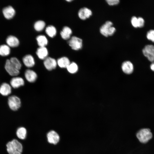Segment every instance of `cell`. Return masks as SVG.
Segmentation results:
<instances>
[{"label":"cell","mask_w":154,"mask_h":154,"mask_svg":"<svg viewBox=\"0 0 154 154\" xmlns=\"http://www.w3.org/2000/svg\"><path fill=\"white\" fill-rule=\"evenodd\" d=\"M72 33L71 29L68 26L64 27L60 32V35L62 39L66 40L70 38Z\"/></svg>","instance_id":"cell-19"},{"label":"cell","mask_w":154,"mask_h":154,"mask_svg":"<svg viewBox=\"0 0 154 154\" xmlns=\"http://www.w3.org/2000/svg\"><path fill=\"white\" fill-rule=\"evenodd\" d=\"M47 138L48 142L54 144H56L59 141V136L55 131H51L47 134Z\"/></svg>","instance_id":"cell-11"},{"label":"cell","mask_w":154,"mask_h":154,"mask_svg":"<svg viewBox=\"0 0 154 154\" xmlns=\"http://www.w3.org/2000/svg\"><path fill=\"white\" fill-rule=\"evenodd\" d=\"M36 53L40 59L44 60L48 57V51L45 46L39 47L37 48Z\"/></svg>","instance_id":"cell-17"},{"label":"cell","mask_w":154,"mask_h":154,"mask_svg":"<svg viewBox=\"0 0 154 154\" xmlns=\"http://www.w3.org/2000/svg\"><path fill=\"white\" fill-rule=\"evenodd\" d=\"M17 137L21 139H24L26 138L27 135V130L24 127H20L19 128L16 132Z\"/></svg>","instance_id":"cell-25"},{"label":"cell","mask_w":154,"mask_h":154,"mask_svg":"<svg viewBox=\"0 0 154 154\" xmlns=\"http://www.w3.org/2000/svg\"><path fill=\"white\" fill-rule=\"evenodd\" d=\"M66 1L68 2H70L72 1L71 0H66Z\"/></svg>","instance_id":"cell-34"},{"label":"cell","mask_w":154,"mask_h":154,"mask_svg":"<svg viewBox=\"0 0 154 154\" xmlns=\"http://www.w3.org/2000/svg\"><path fill=\"white\" fill-rule=\"evenodd\" d=\"M143 55L151 62H154V46L151 44L145 46L143 49Z\"/></svg>","instance_id":"cell-7"},{"label":"cell","mask_w":154,"mask_h":154,"mask_svg":"<svg viewBox=\"0 0 154 154\" xmlns=\"http://www.w3.org/2000/svg\"><path fill=\"white\" fill-rule=\"evenodd\" d=\"M37 41L39 47H45L48 43V40L46 37L43 35H40L37 37Z\"/></svg>","instance_id":"cell-21"},{"label":"cell","mask_w":154,"mask_h":154,"mask_svg":"<svg viewBox=\"0 0 154 154\" xmlns=\"http://www.w3.org/2000/svg\"><path fill=\"white\" fill-rule=\"evenodd\" d=\"M150 67L151 69L152 70L154 71V62L151 64Z\"/></svg>","instance_id":"cell-32"},{"label":"cell","mask_w":154,"mask_h":154,"mask_svg":"<svg viewBox=\"0 0 154 154\" xmlns=\"http://www.w3.org/2000/svg\"><path fill=\"white\" fill-rule=\"evenodd\" d=\"M67 71L70 73L74 74L77 72L78 70L77 64L75 62L70 63L66 68Z\"/></svg>","instance_id":"cell-26"},{"label":"cell","mask_w":154,"mask_h":154,"mask_svg":"<svg viewBox=\"0 0 154 154\" xmlns=\"http://www.w3.org/2000/svg\"><path fill=\"white\" fill-rule=\"evenodd\" d=\"M45 31L46 34L51 38L54 37L56 34V29L52 25H49L46 27Z\"/></svg>","instance_id":"cell-22"},{"label":"cell","mask_w":154,"mask_h":154,"mask_svg":"<svg viewBox=\"0 0 154 154\" xmlns=\"http://www.w3.org/2000/svg\"><path fill=\"white\" fill-rule=\"evenodd\" d=\"M7 151L9 154H13L15 151H18L22 153L23 146L21 144L18 140L14 139L9 142L7 144Z\"/></svg>","instance_id":"cell-4"},{"label":"cell","mask_w":154,"mask_h":154,"mask_svg":"<svg viewBox=\"0 0 154 154\" xmlns=\"http://www.w3.org/2000/svg\"><path fill=\"white\" fill-rule=\"evenodd\" d=\"M58 66L62 68H66L70 64L69 59L67 57L63 56L57 60Z\"/></svg>","instance_id":"cell-20"},{"label":"cell","mask_w":154,"mask_h":154,"mask_svg":"<svg viewBox=\"0 0 154 154\" xmlns=\"http://www.w3.org/2000/svg\"><path fill=\"white\" fill-rule=\"evenodd\" d=\"M138 27H142L144 25L145 21L141 17L138 18Z\"/></svg>","instance_id":"cell-31"},{"label":"cell","mask_w":154,"mask_h":154,"mask_svg":"<svg viewBox=\"0 0 154 154\" xmlns=\"http://www.w3.org/2000/svg\"><path fill=\"white\" fill-rule=\"evenodd\" d=\"M7 104L11 110L13 111H16L21 106V100L20 98L17 96L11 95L9 96L8 98Z\"/></svg>","instance_id":"cell-3"},{"label":"cell","mask_w":154,"mask_h":154,"mask_svg":"<svg viewBox=\"0 0 154 154\" xmlns=\"http://www.w3.org/2000/svg\"><path fill=\"white\" fill-rule=\"evenodd\" d=\"M12 91V87L10 84L6 82L2 83L0 85V94L4 96H9Z\"/></svg>","instance_id":"cell-10"},{"label":"cell","mask_w":154,"mask_h":154,"mask_svg":"<svg viewBox=\"0 0 154 154\" xmlns=\"http://www.w3.org/2000/svg\"><path fill=\"white\" fill-rule=\"evenodd\" d=\"M21 153L19 151H16L14 152L13 154H21Z\"/></svg>","instance_id":"cell-33"},{"label":"cell","mask_w":154,"mask_h":154,"mask_svg":"<svg viewBox=\"0 0 154 154\" xmlns=\"http://www.w3.org/2000/svg\"><path fill=\"white\" fill-rule=\"evenodd\" d=\"M9 84L12 88L17 89L23 86L25 81L23 78L17 76L13 77L11 79Z\"/></svg>","instance_id":"cell-9"},{"label":"cell","mask_w":154,"mask_h":154,"mask_svg":"<svg viewBox=\"0 0 154 154\" xmlns=\"http://www.w3.org/2000/svg\"><path fill=\"white\" fill-rule=\"evenodd\" d=\"M106 1L109 5L113 6L118 4L119 3V0H107Z\"/></svg>","instance_id":"cell-30"},{"label":"cell","mask_w":154,"mask_h":154,"mask_svg":"<svg viewBox=\"0 0 154 154\" xmlns=\"http://www.w3.org/2000/svg\"><path fill=\"white\" fill-rule=\"evenodd\" d=\"M10 61L13 65L17 69L20 70L22 67V64L20 61L17 58L11 57L10 59Z\"/></svg>","instance_id":"cell-27"},{"label":"cell","mask_w":154,"mask_h":154,"mask_svg":"<svg viewBox=\"0 0 154 154\" xmlns=\"http://www.w3.org/2000/svg\"><path fill=\"white\" fill-rule=\"evenodd\" d=\"M4 67L7 73L13 77L18 76L20 73V70L13 65L9 59H8L6 60Z\"/></svg>","instance_id":"cell-6"},{"label":"cell","mask_w":154,"mask_h":154,"mask_svg":"<svg viewBox=\"0 0 154 154\" xmlns=\"http://www.w3.org/2000/svg\"><path fill=\"white\" fill-rule=\"evenodd\" d=\"M113 23L108 21L103 24L100 28L101 34L105 37L113 35L116 31L115 28L112 26Z\"/></svg>","instance_id":"cell-2"},{"label":"cell","mask_w":154,"mask_h":154,"mask_svg":"<svg viewBox=\"0 0 154 154\" xmlns=\"http://www.w3.org/2000/svg\"><path fill=\"white\" fill-rule=\"evenodd\" d=\"M121 68L123 72L127 74L132 73L133 70V66L130 61H126L123 62L121 65Z\"/></svg>","instance_id":"cell-16"},{"label":"cell","mask_w":154,"mask_h":154,"mask_svg":"<svg viewBox=\"0 0 154 154\" xmlns=\"http://www.w3.org/2000/svg\"><path fill=\"white\" fill-rule=\"evenodd\" d=\"M131 23L132 26L135 28L138 27V18L133 16L131 18Z\"/></svg>","instance_id":"cell-29"},{"label":"cell","mask_w":154,"mask_h":154,"mask_svg":"<svg viewBox=\"0 0 154 154\" xmlns=\"http://www.w3.org/2000/svg\"><path fill=\"white\" fill-rule=\"evenodd\" d=\"M45 25V23L44 21L42 20H38L35 23L34 27L36 31L40 32L44 29Z\"/></svg>","instance_id":"cell-24"},{"label":"cell","mask_w":154,"mask_h":154,"mask_svg":"<svg viewBox=\"0 0 154 154\" xmlns=\"http://www.w3.org/2000/svg\"><path fill=\"white\" fill-rule=\"evenodd\" d=\"M136 137L140 142L145 143L152 138V134L149 129L143 128L138 131Z\"/></svg>","instance_id":"cell-1"},{"label":"cell","mask_w":154,"mask_h":154,"mask_svg":"<svg viewBox=\"0 0 154 154\" xmlns=\"http://www.w3.org/2000/svg\"><path fill=\"white\" fill-rule=\"evenodd\" d=\"M146 37L148 40L154 42V30H151L148 31Z\"/></svg>","instance_id":"cell-28"},{"label":"cell","mask_w":154,"mask_h":154,"mask_svg":"<svg viewBox=\"0 0 154 154\" xmlns=\"http://www.w3.org/2000/svg\"><path fill=\"white\" fill-rule=\"evenodd\" d=\"M22 60L25 65L29 68L33 67L35 64L34 58L31 54H27L24 56Z\"/></svg>","instance_id":"cell-15"},{"label":"cell","mask_w":154,"mask_h":154,"mask_svg":"<svg viewBox=\"0 0 154 154\" xmlns=\"http://www.w3.org/2000/svg\"><path fill=\"white\" fill-rule=\"evenodd\" d=\"M2 12L5 17L7 19H12L15 14V9L11 6L4 7L3 9Z\"/></svg>","instance_id":"cell-13"},{"label":"cell","mask_w":154,"mask_h":154,"mask_svg":"<svg viewBox=\"0 0 154 154\" xmlns=\"http://www.w3.org/2000/svg\"><path fill=\"white\" fill-rule=\"evenodd\" d=\"M92 11L87 7L80 9L78 13L79 18L82 20H85L89 18L92 15Z\"/></svg>","instance_id":"cell-14"},{"label":"cell","mask_w":154,"mask_h":154,"mask_svg":"<svg viewBox=\"0 0 154 154\" xmlns=\"http://www.w3.org/2000/svg\"><path fill=\"white\" fill-rule=\"evenodd\" d=\"M43 64L46 68L49 71L55 69L57 65V61L50 57H48L44 60Z\"/></svg>","instance_id":"cell-8"},{"label":"cell","mask_w":154,"mask_h":154,"mask_svg":"<svg viewBox=\"0 0 154 154\" xmlns=\"http://www.w3.org/2000/svg\"><path fill=\"white\" fill-rule=\"evenodd\" d=\"M11 50L9 46L7 45L3 44L0 46V55L5 56L9 54Z\"/></svg>","instance_id":"cell-23"},{"label":"cell","mask_w":154,"mask_h":154,"mask_svg":"<svg viewBox=\"0 0 154 154\" xmlns=\"http://www.w3.org/2000/svg\"><path fill=\"white\" fill-rule=\"evenodd\" d=\"M6 42L9 46L12 47H17L19 44L18 38L13 35L8 36L6 38Z\"/></svg>","instance_id":"cell-18"},{"label":"cell","mask_w":154,"mask_h":154,"mask_svg":"<svg viewBox=\"0 0 154 154\" xmlns=\"http://www.w3.org/2000/svg\"><path fill=\"white\" fill-rule=\"evenodd\" d=\"M69 46L72 49L75 50L81 49L82 46V40L76 36H72L68 42Z\"/></svg>","instance_id":"cell-5"},{"label":"cell","mask_w":154,"mask_h":154,"mask_svg":"<svg viewBox=\"0 0 154 154\" xmlns=\"http://www.w3.org/2000/svg\"><path fill=\"white\" fill-rule=\"evenodd\" d=\"M24 75L26 80L31 83L35 82L37 78L36 73L34 70L30 69H27L25 71Z\"/></svg>","instance_id":"cell-12"}]
</instances>
